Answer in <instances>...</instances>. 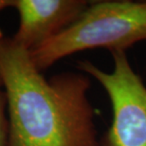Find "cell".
<instances>
[{"mask_svg": "<svg viewBox=\"0 0 146 146\" xmlns=\"http://www.w3.org/2000/svg\"><path fill=\"white\" fill-rule=\"evenodd\" d=\"M0 78L7 98L9 146H99L90 79L62 72L46 79L29 51L0 45Z\"/></svg>", "mask_w": 146, "mask_h": 146, "instance_id": "1", "label": "cell"}, {"mask_svg": "<svg viewBox=\"0 0 146 146\" xmlns=\"http://www.w3.org/2000/svg\"><path fill=\"white\" fill-rule=\"evenodd\" d=\"M5 40V38H4V35H3V33H2V31L0 30V45L3 43V41Z\"/></svg>", "mask_w": 146, "mask_h": 146, "instance_id": "7", "label": "cell"}, {"mask_svg": "<svg viewBox=\"0 0 146 146\" xmlns=\"http://www.w3.org/2000/svg\"><path fill=\"white\" fill-rule=\"evenodd\" d=\"M90 1L86 0H14L19 14L18 30L11 40L31 51L70 26Z\"/></svg>", "mask_w": 146, "mask_h": 146, "instance_id": "4", "label": "cell"}, {"mask_svg": "<svg viewBox=\"0 0 146 146\" xmlns=\"http://www.w3.org/2000/svg\"><path fill=\"white\" fill-rule=\"evenodd\" d=\"M13 1L14 0H0V11L13 6Z\"/></svg>", "mask_w": 146, "mask_h": 146, "instance_id": "6", "label": "cell"}, {"mask_svg": "<svg viewBox=\"0 0 146 146\" xmlns=\"http://www.w3.org/2000/svg\"><path fill=\"white\" fill-rule=\"evenodd\" d=\"M3 87V84H2V81H1V78H0V89H2Z\"/></svg>", "mask_w": 146, "mask_h": 146, "instance_id": "8", "label": "cell"}, {"mask_svg": "<svg viewBox=\"0 0 146 146\" xmlns=\"http://www.w3.org/2000/svg\"><path fill=\"white\" fill-rule=\"evenodd\" d=\"M146 41V0L90 1L83 13L57 35L29 51L42 72L76 52L106 48L125 51Z\"/></svg>", "mask_w": 146, "mask_h": 146, "instance_id": "2", "label": "cell"}, {"mask_svg": "<svg viewBox=\"0 0 146 146\" xmlns=\"http://www.w3.org/2000/svg\"><path fill=\"white\" fill-rule=\"evenodd\" d=\"M113 69L107 72L89 61L77 68L94 78L106 90L112 106V121L99 146H146V86L125 51L111 52Z\"/></svg>", "mask_w": 146, "mask_h": 146, "instance_id": "3", "label": "cell"}, {"mask_svg": "<svg viewBox=\"0 0 146 146\" xmlns=\"http://www.w3.org/2000/svg\"><path fill=\"white\" fill-rule=\"evenodd\" d=\"M7 98L4 89H0V146H9L10 129L9 119L6 117Z\"/></svg>", "mask_w": 146, "mask_h": 146, "instance_id": "5", "label": "cell"}]
</instances>
